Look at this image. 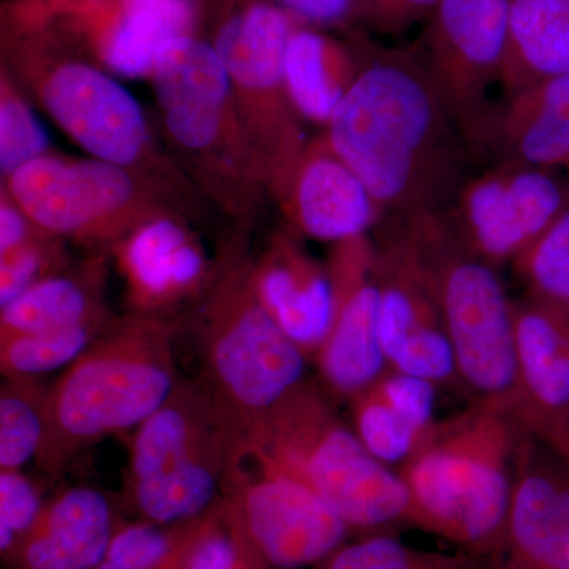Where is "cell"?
Returning a JSON list of instances; mask_svg holds the SVG:
<instances>
[{
  "label": "cell",
  "instance_id": "e575fe53",
  "mask_svg": "<svg viewBox=\"0 0 569 569\" xmlns=\"http://www.w3.org/2000/svg\"><path fill=\"white\" fill-rule=\"evenodd\" d=\"M325 569H468L466 563L421 552L391 537H370L337 549Z\"/></svg>",
  "mask_w": 569,
  "mask_h": 569
},
{
  "label": "cell",
  "instance_id": "cb8c5ba5",
  "mask_svg": "<svg viewBox=\"0 0 569 569\" xmlns=\"http://www.w3.org/2000/svg\"><path fill=\"white\" fill-rule=\"evenodd\" d=\"M438 387L388 367L351 397L356 436L385 466H402L436 425Z\"/></svg>",
  "mask_w": 569,
  "mask_h": 569
},
{
  "label": "cell",
  "instance_id": "60d3db41",
  "mask_svg": "<svg viewBox=\"0 0 569 569\" xmlns=\"http://www.w3.org/2000/svg\"><path fill=\"white\" fill-rule=\"evenodd\" d=\"M96 569H121L119 567H116L114 563H111L110 560L104 559L102 563L99 565Z\"/></svg>",
  "mask_w": 569,
  "mask_h": 569
},
{
  "label": "cell",
  "instance_id": "f35d334b",
  "mask_svg": "<svg viewBox=\"0 0 569 569\" xmlns=\"http://www.w3.org/2000/svg\"><path fill=\"white\" fill-rule=\"evenodd\" d=\"M77 0H6L2 37L47 31Z\"/></svg>",
  "mask_w": 569,
  "mask_h": 569
},
{
  "label": "cell",
  "instance_id": "9a60e30c",
  "mask_svg": "<svg viewBox=\"0 0 569 569\" xmlns=\"http://www.w3.org/2000/svg\"><path fill=\"white\" fill-rule=\"evenodd\" d=\"M376 244L378 331L391 369L460 387L455 351L432 290L408 246L399 216H385L372 233Z\"/></svg>",
  "mask_w": 569,
  "mask_h": 569
},
{
  "label": "cell",
  "instance_id": "5b68a950",
  "mask_svg": "<svg viewBox=\"0 0 569 569\" xmlns=\"http://www.w3.org/2000/svg\"><path fill=\"white\" fill-rule=\"evenodd\" d=\"M527 430L503 408L473 402L437 421L397 471L408 520L459 545L496 549Z\"/></svg>",
  "mask_w": 569,
  "mask_h": 569
},
{
  "label": "cell",
  "instance_id": "e0dca14e",
  "mask_svg": "<svg viewBox=\"0 0 569 569\" xmlns=\"http://www.w3.org/2000/svg\"><path fill=\"white\" fill-rule=\"evenodd\" d=\"M326 268L335 291V313L313 359L329 391L350 400L389 367L378 331L372 234L332 244Z\"/></svg>",
  "mask_w": 569,
  "mask_h": 569
},
{
  "label": "cell",
  "instance_id": "52a82bcc",
  "mask_svg": "<svg viewBox=\"0 0 569 569\" xmlns=\"http://www.w3.org/2000/svg\"><path fill=\"white\" fill-rule=\"evenodd\" d=\"M399 217L440 309L460 387L520 422L515 313L498 268L460 241L443 212Z\"/></svg>",
  "mask_w": 569,
  "mask_h": 569
},
{
  "label": "cell",
  "instance_id": "d4e9b609",
  "mask_svg": "<svg viewBox=\"0 0 569 569\" xmlns=\"http://www.w3.org/2000/svg\"><path fill=\"white\" fill-rule=\"evenodd\" d=\"M370 41L337 39L316 26L298 22L284 54V80L302 121L328 126L369 58Z\"/></svg>",
  "mask_w": 569,
  "mask_h": 569
},
{
  "label": "cell",
  "instance_id": "8d00e7d4",
  "mask_svg": "<svg viewBox=\"0 0 569 569\" xmlns=\"http://www.w3.org/2000/svg\"><path fill=\"white\" fill-rule=\"evenodd\" d=\"M441 0H365L361 24L373 31L396 36L418 22L427 21Z\"/></svg>",
  "mask_w": 569,
  "mask_h": 569
},
{
  "label": "cell",
  "instance_id": "836d02e7",
  "mask_svg": "<svg viewBox=\"0 0 569 569\" xmlns=\"http://www.w3.org/2000/svg\"><path fill=\"white\" fill-rule=\"evenodd\" d=\"M69 266L66 241L36 228L22 244L0 253V309Z\"/></svg>",
  "mask_w": 569,
  "mask_h": 569
},
{
  "label": "cell",
  "instance_id": "44dd1931",
  "mask_svg": "<svg viewBox=\"0 0 569 569\" xmlns=\"http://www.w3.org/2000/svg\"><path fill=\"white\" fill-rule=\"evenodd\" d=\"M520 425L569 458V312L512 301Z\"/></svg>",
  "mask_w": 569,
  "mask_h": 569
},
{
  "label": "cell",
  "instance_id": "4316f807",
  "mask_svg": "<svg viewBox=\"0 0 569 569\" xmlns=\"http://www.w3.org/2000/svg\"><path fill=\"white\" fill-rule=\"evenodd\" d=\"M110 260V252L93 253L77 268L32 284L0 310V340L110 318L103 301Z\"/></svg>",
  "mask_w": 569,
  "mask_h": 569
},
{
  "label": "cell",
  "instance_id": "7c38bea8",
  "mask_svg": "<svg viewBox=\"0 0 569 569\" xmlns=\"http://www.w3.org/2000/svg\"><path fill=\"white\" fill-rule=\"evenodd\" d=\"M223 497L271 568L301 569L328 559L350 529L323 498L274 466L244 433L231 452Z\"/></svg>",
  "mask_w": 569,
  "mask_h": 569
},
{
  "label": "cell",
  "instance_id": "ffe728a7",
  "mask_svg": "<svg viewBox=\"0 0 569 569\" xmlns=\"http://www.w3.org/2000/svg\"><path fill=\"white\" fill-rule=\"evenodd\" d=\"M272 200L288 230L331 244L372 234L387 216L325 133L307 142Z\"/></svg>",
  "mask_w": 569,
  "mask_h": 569
},
{
  "label": "cell",
  "instance_id": "3957f363",
  "mask_svg": "<svg viewBox=\"0 0 569 569\" xmlns=\"http://www.w3.org/2000/svg\"><path fill=\"white\" fill-rule=\"evenodd\" d=\"M149 81L176 164L197 193L247 230L271 198L268 173L211 43L203 36L170 41Z\"/></svg>",
  "mask_w": 569,
  "mask_h": 569
},
{
  "label": "cell",
  "instance_id": "ab89813d",
  "mask_svg": "<svg viewBox=\"0 0 569 569\" xmlns=\"http://www.w3.org/2000/svg\"><path fill=\"white\" fill-rule=\"evenodd\" d=\"M36 224L22 212L6 187L0 189V253L22 244L36 231Z\"/></svg>",
  "mask_w": 569,
  "mask_h": 569
},
{
  "label": "cell",
  "instance_id": "d6986e66",
  "mask_svg": "<svg viewBox=\"0 0 569 569\" xmlns=\"http://www.w3.org/2000/svg\"><path fill=\"white\" fill-rule=\"evenodd\" d=\"M498 550L505 569H569V458L529 432Z\"/></svg>",
  "mask_w": 569,
  "mask_h": 569
},
{
  "label": "cell",
  "instance_id": "ac0fdd59",
  "mask_svg": "<svg viewBox=\"0 0 569 569\" xmlns=\"http://www.w3.org/2000/svg\"><path fill=\"white\" fill-rule=\"evenodd\" d=\"M110 254L134 316L167 318L186 302H197L216 271V260L208 257L181 211L146 220Z\"/></svg>",
  "mask_w": 569,
  "mask_h": 569
},
{
  "label": "cell",
  "instance_id": "ba28073f",
  "mask_svg": "<svg viewBox=\"0 0 569 569\" xmlns=\"http://www.w3.org/2000/svg\"><path fill=\"white\" fill-rule=\"evenodd\" d=\"M242 433L280 470L323 498L350 529L408 518L402 478L367 451L317 383L302 381Z\"/></svg>",
  "mask_w": 569,
  "mask_h": 569
},
{
  "label": "cell",
  "instance_id": "603a6c76",
  "mask_svg": "<svg viewBox=\"0 0 569 569\" xmlns=\"http://www.w3.org/2000/svg\"><path fill=\"white\" fill-rule=\"evenodd\" d=\"M538 168L569 160V73L527 86L493 108L478 157Z\"/></svg>",
  "mask_w": 569,
  "mask_h": 569
},
{
  "label": "cell",
  "instance_id": "b9f144b4",
  "mask_svg": "<svg viewBox=\"0 0 569 569\" xmlns=\"http://www.w3.org/2000/svg\"><path fill=\"white\" fill-rule=\"evenodd\" d=\"M567 167L569 168V160H568Z\"/></svg>",
  "mask_w": 569,
  "mask_h": 569
},
{
  "label": "cell",
  "instance_id": "484cf974",
  "mask_svg": "<svg viewBox=\"0 0 569 569\" xmlns=\"http://www.w3.org/2000/svg\"><path fill=\"white\" fill-rule=\"evenodd\" d=\"M112 538L111 507L91 488L66 490L43 507L21 539L24 569H96L107 559Z\"/></svg>",
  "mask_w": 569,
  "mask_h": 569
},
{
  "label": "cell",
  "instance_id": "1f68e13d",
  "mask_svg": "<svg viewBox=\"0 0 569 569\" xmlns=\"http://www.w3.org/2000/svg\"><path fill=\"white\" fill-rule=\"evenodd\" d=\"M50 140L24 91L2 63L0 70V174L9 178L26 163L50 153Z\"/></svg>",
  "mask_w": 569,
  "mask_h": 569
},
{
  "label": "cell",
  "instance_id": "4fadbf2b",
  "mask_svg": "<svg viewBox=\"0 0 569 569\" xmlns=\"http://www.w3.org/2000/svg\"><path fill=\"white\" fill-rule=\"evenodd\" d=\"M508 39L509 0H441L417 47L473 160L496 108L489 92L501 84Z\"/></svg>",
  "mask_w": 569,
  "mask_h": 569
},
{
  "label": "cell",
  "instance_id": "7a4b0ae2",
  "mask_svg": "<svg viewBox=\"0 0 569 569\" xmlns=\"http://www.w3.org/2000/svg\"><path fill=\"white\" fill-rule=\"evenodd\" d=\"M168 318L111 320L47 391L37 467L58 475L103 438L137 429L163 406L179 377Z\"/></svg>",
  "mask_w": 569,
  "mask_h": 569
},
{
  "label": "cell",
  "instance_id": "f1b7e54d",
  "mask_svg": "<svg viewBox=\"0 0 569 569\" xmlns=\"http://www.w3.org/2000/svg\"><path fill=\"white\" fill-rule=\"evenodd\" d=\"M111 318L44 329L0 340V370L6 378H39L70 366L102 335Z\"/></svg>",
  "mask_w": 569,
  "mask_h": 569
},
{
  "label": "cell",
  "instance_id": "d6a6232c",
  "mask_svg": "<svg viewBox=\"0 0 569 569\" xmlns=\"http://www.w3.org/2000/svg\"><path fill=\"white\" fill-rule=\"evenodd\" d=\"M194 519L178 529L160 530L151 523H133L112 533L107 560L121 569H183Z\"/></svg>",
  "mask_w": 569,
  "mask_h": 569
},
{
  "label": "cell",
  "instance_id": "9c48e42d",
  "mask_svg": "<svg viewBox=\"0 0 569 569\" xmlns=\"http://www.w3.org/2000/svg\"><path fill=\"white\" fill-rule=\"evenodd\" d=\"M241 429L204 385L179 378L159 410L130 438L127 485L153 523L189 522L223 496Z\"/></svg>",
  "mask_w": 569,
  "mask_h": 569
},
{
  "label": "cell",
  "instance_id": "d590c367",
  "mask_svg": "<svg viewBox=\"0 0 569 569\" xmlns=\"http://www.w3.org/2000/svg\"><path fill=\"white\" fill-rule=\"evenodd\" d=\"M43 507L31 479L20 470L0 471V549L10 552L29 533Z\"/></svg>",
  "mask_w": 569,
  "mask_h": 569
},
{
  "label": "cell",
  "instance_id": "277c9868",
  "mask_svg": "<svg viewBox=\"0 0 569 569\" xmlns=\"http://www.w3.org/2000/svg\"><path fill=\"white\" fill-rule=\"evenodd\" d=\"M3 66L56 126L93 159L148 179L186 211L197 190L160 151L137 99L54 31L2 37Z\"/></svg>",
  "mask_w": 569,
  "mask_h": 569
},
{
  "label": "cell",
  "instance_id": "2e32d148",
  "mask_svg": "<svg viewBox=\"0 0 569 569\" xmlns=\"http://www.w3.org/2000/svg\"><path fill=\"white\" fill-rule=\"evenodd\" d=\"M208 0H77L51 31L108 73L149 80L170 41L203 36Z\"/></svg>",
  "mask_w": 569,
  "mask_h": 569
},
{
  "label": "cell",
  "instance_id": "8992f818",
  "mask_svg": "<svg viewBox=\"0 0 569 569\" xmlns=\"http://www.w3.org/2000/svg\"><path fill=\"white\" fill-rule=\"evenodd\" d=\"M252 264L246 230L238 231L216 258L193 325L203 385L241 432L305 381L309 359L266 309Z\"/></svg>",
  "mask_w": 569,
  "mask_h": 569
},
{
  "label": "cell",
  "instance_id": "f546056e",
  "mask_svg": "<svg viewBox=\"0 0 569 569\" xmlns=\"http://www.w3.org/2000/svg\"><path fill=\"white\" fill-rule=\"evenodd\" d=\"M48 389L39 378H6L0 395V468L20 470L36 458L43 438Z\"/></svg>",
  "mask_w": 569,
  "mask_h": 569
},
{
  "label": "cell",
  "instance_id": "83f0119b",
  "mask_svg": "<svg viewBox=\"0 0 569 569\" xmlns=\"http://www.w3.org/2000/svg\"><path fill=\"white\" fill-rule=\"evenodd\" d=\"M569 73V0H509L505 96Z\"/></svg>",
  "mask_w": 569,
  "mask_h": 569
},
{
  "label": "cell",
  "instance_id": "4dcf8cb0",
  "mask_svg": "<svg viewBox=\"0 0 569 569\" xmlns=\"http://www.w3.org/2000/svg\"><path fill=\"white\" fill-rule=\"evenodd\" d=\"M512 266L530 299L569 312V208Z\"/></svg>",
  "mask_w": 569,
  "mask_h": 569
},
{
  "label": "cell",
  "instance_id": "8fae6325",
  "mask_svg": "<svg viewBox=\"0 0 569 569\" xmlns=\"http://www.w3.org/2000/svg\"><path fill=\"white\" fill-rule=\"evenodd\" d=\"M2 187L41 231L96 252H110L152 217L186 212L148 179L93 157L44 153Z\"/></svg>",
  "mask_w": 569,
  "mask_h": 569
},
{
  "label": "cell",
  "instance_id": "5bb4252c",
  "mask_svg": "<svg viewBox=\"0 0 569 569\" xmlns=\"http://www.w3.org/2000/svg\"><path fill=\"white\" fill-rule=\"evenodd\" d=\"M569 208V179L553 168L500 162L467 178L445 217L460 241L500 268L519 260Z\"/></svg>",
  "mask_w": 569,
  "mask_h": 569
},
{
  "label": "cell",
  "instance_id": "6da1fadb",
  "mask_svg": "<svg viewBox=\"0 0 569 569\" xmlns=\"http://www.w3.org/2000/svg\"><path fill=\"white\" fill-rule=\"evenodd\" d=\"M325 134L387 216L447 211L473 160L418 48L370 43Z\"/></svg>",
  "mask_w": 569,
  "mask_h": 569
},
{
  "label": "cell",
  "instance_id": "74e56055",
  "mask_svg": "<svg viewBox=\"0 0 569 569\" xmlns=\"http://www.w3.org/2000/svg\"><path fill=\"white\" fill-rule=\"evenodd\" d=\"M296 21L316 28H351L361 24L365 0H272Z\"/></svg>",
  "mask_w": 569,
  "mask_h": 569
},
{
  "label": "cell",
  "instance_id": "30bf717a",
  "mask_svg": "<svg viewBox=\"0 0 569 569\" xmlns=\"http://www.w3.org/2000/svg\"><path fill=\"white\" fill-rule=\"evenodd\" d=\"M298 22L272 0H223L204 37L227 71L271 198L310 140L284 80V54Z\"/></svg>",
  "mask_w": 569,
  "mask_h": 569
},
{
  "label": "cell",
  "instance_id": "7402d4cb",
  "mask_svg": "<svg viewBox=\"0 0 569 569\" xmlns=\"http://www.w3.org/2000/svg\"><path fill=\"white\" fill-rule=\"evenodd\" d=\"M252 266L266 309L307 358H316L335 313L326 264L310 254L301 236L284 227L268 239Z\"/></svg>",
  "mask_w": 569,
  "mask_h": 569
}]
</instances>
